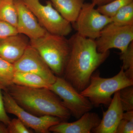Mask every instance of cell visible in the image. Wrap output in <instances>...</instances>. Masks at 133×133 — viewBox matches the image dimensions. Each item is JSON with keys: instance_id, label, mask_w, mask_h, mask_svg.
<instances>
[{"instance_id": "6da1fadb", "label": "cell", "mask_w": 133, "mask_h": 133, "mask_svg": "<svg viewBox=\"0 0 133 133\" xmlns=\"http://www.w3.org/2000/svg\"><path fill=\"white\" fill-rule=\"evenodd\" d=\"M69 41L70 51L64 73L65 79L80 92L89 84L94 72L108 57L109 51L99 52L95 40L77 33Z\"/></svg>"}, {"instance_id": "7a4b0ae2", "label": "cell", "mask_w": 133, "mask_h": 133, "mask_svg": "<svg viewBox=\"0 0 133 133\" xmlns=\"http://www.w3.org/2000/svg\"><path fill=\"white\" fill-rule=\"evenodd\" d=\"M5 91L20 107L36 116L49 115L65 121L71 115L59 97L48 88L13 84Z\"/></svg>"}, {"instance_id": "3957f363", "label": "cell", "mask_w": 133, "mask_h": 133, "mask_svg": "<svg viewBox=\"0 0 133 133\" xmlns=\"http://www.w3.org/2000/svg\"><path fill=\"white\" fill-rule=\"evenodd\" d=\"M30 44L37 51L56 76L60 77L64 74L70 51L69 40L47 32L42 37L30 40Z\"/></svg>"}, {"instance_id": "277c9868", "label": "cell", "mask_w": 133, "mask_h": 133, "mask_svg": "<svg viewBox=\"0 0 133 133\" xmlns=\"http://www.w3.org/2000/svg\"><path fill=\"white\" fill-rule=\"evenodd\" d=\"M133 85V79L126 76L122 66L118 74L112 77H101L99 72L93 74L89 84L80 94L87 98L94 106L109 105L115 93Z\"/></svg>"}, {"instance_id": "5b68a950", "label": "cell", "mask_w": 133, "mask_h": 133, "mask_svg": "<svg viewBox=\"0 0 133 133\" xmlns=\"http://www.w3.org/2000/svg\"><path fill=\"white\" fill-rule=\"evenodd\" d=\"M40 24L48 33L65 37L72 30L71 23L55 9L50 1L43 5L40 0H23Z\"/></svg>"}, {"instance_id": "8992f818", "label": "cell", "mask_w": 133, "mask_h": 133, "mask_svg": "<svg viewBox=\"0 0 133 133\" xmlns=\"http://www.w3.org/2000/svg\"><path fill=\"white\" fill-rule=\"evenodd\" d=\"M49 89L62 101L65 107L74 117L78 119L84 114L90 111L94 106L90 101L65 78L57 77Z\"/></svg>"}, {"instance_id": "52a82bcc", "label": "cell", "mask_w": 133, "mask_h": 133, "mask_svg": "<svg viewBox=\"0 0 133 133\" xmlns=\"http://www.w3.org/2000/svg\"><path fill=\"white\" fill-rule=\"evenodd\" d=\"M133 42V25L121 26L111 22L102 30L95 42L99 52H105L112 49L123 53Z\"/></svg>"}, {"instance_id": "ba28073f", "label": "cell", "mask_w": 133, "mask_h": 133, "mask_svg": "<svg viewBox=\"0 0 133 133\" xmlns=\"http://www.w3.org/2000/svg\"><path fill=\"white\" fill-rule=\"evenodd\" d=\"M2 93L4 107L7 113L15 115L27 127L36 132L50 133V128L58 124L62 121L55 116H38L31 114L20 107L7 92L4 91Z\"/></svg>"}, {"instance_id": "9c48e42d", "label": "cell", "mask_w": 133, "mask_h": 133, "mask_svg": "<svg viewBox=\"0 0 133 133\" xmlns=\"http://www.w3.org/2000/svg\"><path fill=\"white\" fill-rule=\"evenodd\" d=\"M92 3H84L75 24L77 32L87 38L95 40L111 18L101 14Z\"/></svg>"}, {"instance_id": "30bf717a", "label": "cell", "mask_w": 133, "mask_h": 133, "mask_svg": "<svg viewBox=\"0 0 133 133\" xmlns=\"http://www.w3.org/2000/svg\"><path fill=\"white\" fill-rule=\"evenodd\" d=\"M14 65L15 71L37 74L51 85L55 83L57 78L37 51L30 44Z\"/></svg>"}, {"instance_id": "8fae6325", "label": "cell", "mask_w": 133, "mask_h": 133, "mask_svg": "<svg viewBox=\"0 0 133 133\" xmlns=\"http://www.w3.org/2000/svg\"><path fill=\"white\" fill-rule=\"evenodd\" d=\"M14 2L17 13L16 28L18 33L26 36L30 40L44 36L48 32L41 26L23 0H14Z\"/></svg>"}, {"instance_id": "7c38bea8", "label": "cell", "mask_w": 133, "mask_h": 133, "mask_svg": "<svg viewBox=\"0 0 133 133\" xmlns=\"http://www.w3.org/2000/svg\"><path fill=\"white\" fill-rule=\"evenodd\" d=\"M124 111L120 99L119 91L115 93L108 109L103 112L99 124L93 129L95 133H116V129Z\"/></svg>"}, {"instance_id": "4fadbf2b", "label": "cell", "mask_w": 133, "mask_h": 133, "mask_svg": "<svg viewBox=\"0 0 133 133\" xmlns=\"http://www.w3.org/2000/svg\"><path fill=\"white\" fill-rule=\"evenodd\" d=\"M101 120L97 114L87 112L76 121L61 122L50 128L49 131L55 133H90L99 124Z\"/></svg>"}, {"instance_id": "5bb4252c", "label": "cell", "mask_w": 133, "mask_h": 133, "mask_svg": "<svg viewBox=\"0 0 133 133\" xmlns=\"http://www.w3.org/2000/svg\"><path fill=\"white\" fill-rule=\"evenodd\" d=\"M28 38L19 33L0 38V58L14 63L21 57L29 45Z\"/></svg>"}, {"instance_id": "9a60e30c", "label": "cell", "mask_w": 133, "mask_h": 133, "mask_svg": "<svg viewBox=\"0 0 133 133\" xmlns=\"http://www.w3.org/2000/svg\"><path fill=\"white\" fill-rule=\"evenodd\" d=\"M85 0H50L55 9L64 19L75 23Z\"/></svg>"}, {"instance_id": "2e32d148", "label": "cell", "mask_w": 133, "mask_h": 133, "mask_svg": "<svg viewBox=\"0 0 133 133\" xmlns=\"http://www.w3.org/2000/svg\"><path fill=\"white\" fill-rule=\"evenodd\" d=\"M13 83L17 85L33 88L49 89L51 84L41 76L37 74L16 71Z\"/></svg>"}, {"instance_id": "e0dca14e", "label": "cell", "mask_w": 133, "mask_h": 133, "mask_svg": "<svg viewBox=\"0 0 133 133\" xmlns=\"http://www.w3.org/2000/svg\"><path fill=\"white\" fill-rule=\"evenodd\" d=\"M0 20L16 28L17 13L14 0H0Z\"/></svg>"}, {"instance_id": "ac0fdd59", "label": "cell", "mask_w": 133, "mask_h": 133, "mask_svg": "<svg viewBox=\"0 0 133 133\" xmlns=\"http://www.w3.org/2000/svg\"><path fill=\"white\" fill-rule=\"evenodd\" d=\"M14 64L0 58V86L3 90L14 84L13 79L15 72Z\"/></svg>"}, {"instance_id": "d6986e66", "label": "cell", "mask_w": 133, "mask_h": 133, "mask_svg": "<svg viewBox=\"0 0 133 133\" xmlns=\"http://www.w3.org/2000/svg\"><path fill=\"white\" fill-rule=\"evenodd\" d=\"M111 18L112 23L118 26L133 25V2L119 10Z\"/></svg>"}, {"instance_id": "ffe728a7", "label": "cell", "mask_w": 133, "mask_h": 133, "mask_svg": "<svg viewBox=\"0 0 133 133\" xmlns=\"http://www.w3.org/2000/svg\"><path fill=\"white\" fill-rule=\"evenodd\" d=\"M133 2V0H113L105 5L98 6L97 9L101 14L111 18L119 10Z\"/></svg>"}, {"instance_id": "44dd1931", "label": "cell", "mask_w": 133, "mask_h": 133, "mask_svg": "<svg viewBox=\"0 0 133 133\" xmlns=\"http://www.w3.org/2000/svg\"><path fill=\"white\" fill-rule=\"evenodd\" d=\"M120 59L123 62L122 67L126 76L133 79V42L125 52L121 53Z\"/></svg>"}, {"instance_id": "7402d4cb", "label": "cell", "mask_w": 133, "mask_h": 133, "mask_svg": "<svg viewBox=\"0 0 133 133\" xmlns=\"http://www.w3.org/2000/svg\"><path fill=\"white\" fill-rule=\"evenodd\" d=\"M120 99L124 112L133 110V87H128L119 91Z\"/></svg>"}, {"instance_id": "603a6c76", "label": "cell", "mask_w": 133, "mask_h": 133, "mask_svg": "<svg viewBox=\"0 0 133 133\" xmlns=\"http://www.w3.org/2000/svg\"><path fill=\"white\" fill-rule=\"evenodd\" d=\"M133 133V110L124 112L116 133Z\"/></svg>"}, {"instance_id": "cb8c5ba5", "label": "cell", "mask_w": 133, "mask_h": 133, "mask_svg": "<svg viewBox=\"0 0 133 133\" xmlns=\"http://www.w3.org/2000/svg\"><path fill=\"white\" fill-rule=\"evenodd\" d=\"M9 133H31L33 131L29 130L19 118L10 120L7 125Z\"/></svg>"}, {"instance_id": "d4e9b609", "label": "cell", "mask_w": 133, "mask_h": 133, "mask_svg": "<svg viewBox=\"0 0 133 133\" xmlns=\"http://www.w3.org/2000/svg\"><path fill=\"white\" fill-rule=\"evenodd\" d=\"M16 28L0 20V38L18 34Z\"/></svg>"}, {"instance_id": "484cf974", "label": "cell", "mask_w": 133, "mask_h": 133, "mask_svg": "<svg viewBox=\"0 0 133 133\" xmlns=\"http://www.w3.org/2000/svg\"><path fill=\"white\" fill-rule=\"evenodd\" d=\"M2 90V88L0 86V121L7 125L10 120L5 110Z\"/></svg>"}, {"instance_id": "4316f807", "label": "cell", "mask_w": 133, "mask_h": 133, "mask_svg": "<svg viewBox=\"0 0 133 133\" xmlns=\"http://www.w3.org/2000/svg\"><path fill=\"white\" fill-rule=\"evenodd\" d=\"M113 0H92V3L95 6H99L105 5L107 3L111 2Z\"/></svg>"}, {"instance_id": "83f0119b", "label": "cell", "mask_w": 133, "mask_h": 133, "mask_svg": "<svg viewBox=\"0 0 133 133\" xmlns=\"http://www.w3.org/2000/svg\"><path fill=\"white\" fill-rule=\"evenodd\" d=\"M0 133H9L7 125L0 121Z\"/></svg>"}]
</instances>
